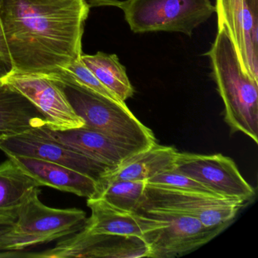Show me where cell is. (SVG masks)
<instances>
[{"mask_svg": "<svg viewBox=\"0 0 258 258\" xmlns=\"http://www.w3.org/2000/svg\"><path fill=\"white\" fill-rule=\"evenodd\" d=\"M90 10L85 0H1L13 72L50 76L80 59Z\"/></svg>", "mask_w": 258, "mask_h": 258, "instance_id": "6da1fadb", "label": "cell"}, {"mask_svg": "<svg viewBox=\"0 0 258 258\" xmlns=\"http://www.w3.org/2000/svg\"><path fill=\"white\" fill-rule=\"evenodd\" d=\"M212 75L224 103V120L232 132H241L258 143V82L242 70L224 28H219L211 49Z\"/></svg>", "mask_w": 258, "mask_h": 258, "instance_id": "7a4b0ae2", "label": "cell"}, {"mask_svg": "<svg viewBox=\"0 0 258 258\" xmlns=\"http://www.w3.org/2000/svg\"><path fill=\"white\" fill-rule=\"evenodd\" d=\"M39 187L25 202L17 219L0 228V251H18L73 235L83 229L87 214L78 208H54L40 199Z\"/></svg>", "mask_w": 258, "mask_h": 258, "instance_id": "3957f363", "label": "cell"}, {"mask_svg": "<svg viewBox=\"0 0 258 258\" xmlns=\"http://www.w3.org/2000/svg\"><path fill=\"white\" fill-rule=\"evenodd\" d=\"M49 77L63 84L72 107L84 120V127L102 133L138 151L157 143L152 131L134 115L125 102L113 100L77 84Z\"/></svg>", "mask_w": 258, "mask_h": 258, "instance_id": "277c9868", "label": "cell"}, {"mask_svg": "<svg viewBox=\"0 0 258 258\" xmlns=\"http://www.w3.org/2000/svg\"><path fill=\"white\" fill-rule=\"evenodd\" d=\"M117 8L136 34L164 31L189 37L215 13L211 0H122Z\"/></svg>", "mask_w": 258, "mask_h": 258, "instance_id": "5b68a950", "label": "cell"}, {"mask_svg": "<svg viewBox=\"0 0 258 258\" xmlns=\"http://www.w3.org/2000/svg\"><path fill=\"white\" fill-rule=\"evenodd\" d=\"M245 202L202 193L179 191L146 184L140 212L155 210L195 217L205 226H228Z\"/></svg>", "mask_w": 258, "mask_h": 258, "instance_id": "8992f818", "label": "cell"}, {"mask_svg": "<svg viewBox=\"0 0 258 258\" xmlns=\"http://www.w3.org/2000/svg\"><path fill=\"white\" fill-rule=\"evenodd\" d=\"M143 214L167 222V226L143 237L149 247V257L170 258L186 254L209 242L228 226L209 227L195 217L167 211L150 210Z\"/></svg>", "mask_w": 258, "mask_h": 258, "instance_id": "52a82bcc", "label": "cell"}, {"mask_svg": "<svg viewBox=\"0 0 258 258\" xmlns=\"http://www.w3.org/2000/svg\"><path fill=\"white\" fill-rule=\"evenodd\" d=\"M4 82L20 92L38 108L49 129L63 131L84 126V120L74 109L58 80L39 74L13 72Z\"/></svg>", "mask_w": 258, "mask_h": 258, "instance_id": "ba28073f", "label": "cell"}, {"mask_svg": "<svg viewBox=\"0 0 258 258\" xmlns=\"http://www.w3.org/2000/svg\"><path fill=\"white\" fill-rule=\"evenodd\" d=\"M175 170L202 184L226 199L246 202L253 199L255 190L244 179L233 160L221 154H178Z\"/></svg>", "mask_w": 258, "mask_h": 258, "instance_id": "9c48e42d", "label": "cell"}, {"mask_svg": "<svg viewBox=\"0 0 258 258\" xmlns=\"http://www.w3.org/2000/svg\"><path fill=\"white\" fill-rule=\"evenodd\" d=\"M219 28H224L242 70L258 82V0H216Z\"/></svg>", "mask_w": 258, "mask_h": 258, "instance_id": "30bf717a", "label": "cell"}, {"mask_svg": "<svg viewBox=\"0 0 258 258\" xmlns=\"http://www.w3.org/2000/svg\"><path fill=\"white\" fill-rule=\"evenodd\" d=\"M0 150L7 156L31 157L70 167L96 181L112 170L42 134L37 128L14 137L0 139Z\"/></svg>", "mask_w": 258, "mask_h": 258, "instance_id": "8fae6325", "label": "cell"}, {"mask_svg": "<svg viewBox=\"0 0 258 258\" xmlns=\"http://www.w3.org/2000/svg\"><path fill=\"white\" fill-rule=\"evenodd\" d=\"M33 257H149V247L138 237L111 235H88L80 230L59 241L55 247Z\"/></svg>", "mask_w": 258, "mask_h": 258, "instance_id": "7c38bea8", "label": "cell"}, {"mask_svg": "<svg viewBox=\"0 0 258 258\" xmlns=\"http://www.w3.org/2000/svg\"><path fill=\"white\" fill-rule=\"evenodd\" d=\"M91 216L81 229L88 235H111L138 237L167 226V222L148 214L119 209L103 199H87Z\"/></svg>", "mask_w": 258, "mask_h": 258, "instance_id": "4fadbf2b", "label": "cell"}, {"mask_svg": "<svg viewBox=\"0 0 258 258\" xmlns=\"http://www.w3.org/2000/svg\"><path fill=\"white\" fill-rule=\"evenodd\" d=\"M37 129L49 138L102 163L112 170L122 161L140 152L116 141L102 133L84 126L58 131H52L45 124Z\"/></svg>", "mask_w": 258, "mask_h": 258, "instance_id": "5bb4252c", "label": "cell"}, {"mask_svg": "<svg viewBox=\"0 0 258 258\" xmlns=\"http://www.w3.org/2000/svg\"><path fill=\"white\" fill-rule=\"evenodd\" d=\"M7 157L32 177L40 187H51L87 199H94L97 195V181L70 167L31 157Z\"/></svg>", "mask_w": 258, "mask_h": 258, "instance_id": "9a60e30c", "label": "cell"}, {"mask_svg": "<svg viewBox=\"0 0 258 258\" xmlns=\"http://www.w3.org/2000/svg\"><path fill=\"white\" fill-rule=\"evenodd\" d=\"M179 152L172 146L155 143L122 161L117 167L107 172L98 184L119 180H149L157 175L175 168Z\"/></svg>", "mask_w": 258, "mask_h": 258, "instance_id": "2e32d148", "label": "cell"}, {"mask_svg": "<svg viewBox=\"0 0 258 258\" xmlns=\"http://www.w3.org/2000/svg\"><path fill=\"white\" fill-rule=\"evenodd\" d=\"M46 124L44 116L7 83L0 84V139L14 137Z\"/></svg>", "mask_w": 258, "mask_h": 258, "instance_id": "e0dca14e", "label": "cell"}, {"mask_svg": "<svg viewBox=\"0 0 258 258\" xmlns=\"http://www.w3.org/2000/svg\"><path fill=\"white\" fill-rule=\"evenodd\" d=\"M38 183L11 159L0 164V228L14 223Z\"/></svg>", "mask_w": 258, "mask_h": 258, "instance_id": "ac0fdd59", "label": "cell"}, {"mask_svg": "<svg viewBox=\"0 0 258 258\" xmlns=\"http://www.w3.org/2000/svg\"><path fill=\"white\" fill-rule=\"evenodd\" d=\"M81 60L120 101L125 102L132 97L134 87L126 75V69L115 54L98 52L94 55H82Z\"/></svg>", "mask_w": 258, "mask_h": 258, "instance_id": "d6986e66", "label": "cell"}, {"mask_svg": "<svg viewBox=\"0 0 258 258\" xmlns=\"http://www.w3.org/2000/svg\"><path fill=\"white\" fill-rule=\"evenodd\" d=\"M147 181L119 180L98 184L96 198L103 199L109 205L132 212H140L145 200Z\"/></svg>", "mask_w": 258, "mask_h": 258, "instance_id": "ffe728a7", "label": "cell"}, {"mask_svg": "<svg viewBox=\"0 0 258 258\" xmlns=\"http://www.w3.org/2000/svg\"><path fill=\"white\" fill-rule=\"evenodd\" d=\"M50 76L55 77L67 82L81 86L113 100L123 102L99 81L94 74L83 62L81 57L80 59L68 66L59 73Z\"/></svg>", "mask_w": 258, "mask_h": 258, "instance_id": "44dd1931", "label": "cell"}, {"mask_svg": "<svg viewBox=\"0 0 258 258\" xmlns=\"http://www.w3.org/2000/svg\"><path fill=\"white\" fill-rule=\"evenodd\" d=\"M147 184L161 188L218 196L205 185L177 171L175 168L154 176L147 180Z\"/></svg>", "mask_w": 258, "mask_h": 258, "instance_id": "7402d4cb", "label": "cell"}, {"mask_svg": "<svg viewBox=\"0 0 258 258\" xmlns=\"http://www.w3.org/2000/svg\"><path fill=\"white\" fill-rule=\"evenodd\" d=\"M14 72L11 57L6 41L5 35L3 30L2 22L0 19V84H3L7 78Z\"/></svg>", "mask_w": 258, "mask_h": 258, "instance_id": "603a6c76", "label": "cell"}, {"mask_svg": "<svg viewBox=\"0 0 258 258\" xmlns=\"http://www.w3.org/2000/svg\"><path fill=\"white\" fill-rule=\"evenodd\" d=\"M90 8L95 7H118L122 0H85Z\"/></svg>", "mask_w": 258, "mask_h": 258, "instance_id": "cb8c5ba5", "label": "cell"}, {"mask_svg": "<svg viewBox=\"0 0 258 258\" xmlns=\"http://www.w3.org/2000/svg\"><path fill=\"white\" fill-rule=\"evenodd\" d=\"M0 256H2V255L0 254Z\"/></svg>", "mask_w": 258, "mask_h": 258, "instance_id": "d4e9b609", "label": "cell"}, {"mask_svg": "<svg viewBox=\"0 0 258 258\" xmlns=\"http://www.w3.org/2000/svg\"><path fill=\"white\" fill-rule=\"evenodd\" d=\"M0 2H1V0H0Z\"/></svg>", "mask_w": 258, "mask_h": 258, "instance_id": "484cf974", "label": "cell"}]
</instances>
